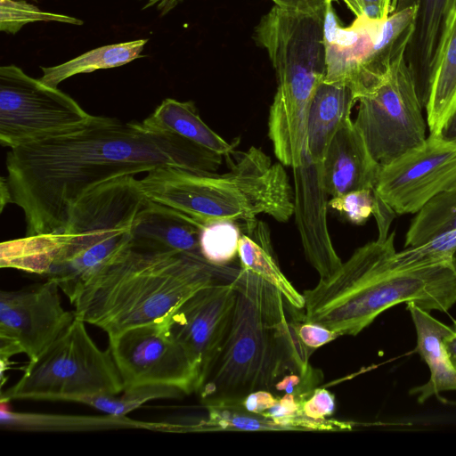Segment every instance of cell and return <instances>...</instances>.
Wrapping results in <instances>:
<instances>
[{
    "instance_id": "obj_35",
    "label": "cell",
    "mask_w": 456,
    "mask_h": 456,
    "mask_svg": "<svg viewBox=\"0 0 456 456\" xmlns=\"http://www.w3.org/2000/svg\"><path fill=\"white\" fill-rule=\"evenodd\" d=\"M280 395L268 390H257L246 395L241 405L248 411L262 414L279 399Z\"/></svg>"
},
{
    "instance_id": "obj_37",
    "label": "cell",
    "mask_w": 456,
    "mask_h": 456,
    "mask_svg": "<svg viewBox=\"0 0 456 456\" xmlns=\"http://www.w3.org/2000/svg\"><path fill=\"white\" fill-rule=\"evenodd\" d=\"M438 136L446 142L456 143V107L444 123Z\"/></svg>"
},
{
    "instance_id": "obj_36",
    "label": "cell",
    "mask_w": 456,
    "mask_h": 456,
    "mask_svg": "<svg viewBox=\"0 0 456 456\" xmlns=\"http://www.w3.org/2000/svg\"><path fill=\"white\" fill-rule=\"evenodd\" d=\"M275 5L289 11L318 14L325 13L330 0H272ZM332 1V0H331Z\"/></svg>"
},
{
    "instance_id": "obj_4",
    "label": "cell",
    "mask_w": 456,
    "mask_h": 456,
    "mask_svg": "<svg viewBox=\"0 0 456 456\" xmlns=\"http://www.w3.org/2000/svg\"><path fill=\"white\" fill-rule=\"evenodd\" d=\"M229 265L208 263L183 252L128 248L97 272L74 302L86 323L108 337L160 322L202 287L224 275Z\"/></svg>"
},
{
    "instance_id": "obj_24",
    "label": "cell",
    "mask_w": 456,
    "mask_h": 456,
    "mask_svg": "<svg viewBox=\"0 0 456 456\" xmlns=\"http://www.w3.org/2000/svg\"><path fill=\"white\" fill-rule=\"evenodd\" d=\"M8 402H1V425L6 428L22 430L81 431L108 428H151V424L141 423L126 416H64L32 414L12 411Z\"/></svg>"
},
{
    "instance_id": "obj_30",
    "label": "cell",
    "mask_w": 456,
    "mask_h": 456,
    "mask_svg": "<svg viewBox=\"0 0 456 456\" xmlns=\"http://www.w3.org/2000/svg\"><path fill=\"white\" fill-rule=\"evenodd\" d=\"M379 199L375 189H362L332 197L328 207L339 212L350 223L362 224L374 214Z\"/></svg>"
},
{
    "instance_id": "obj_18",
    "label": "cell",
    "mask_w": 456,
    "mask_h": 456,
    "mask_svg": "<svg viewBox=\"0 0 456 456\" xmlns=\"http://www.w3.org/2000/svg\"><path fill=\"white\" fill-rule=\"evenodd\" d=\"M202 226L192 218L147 199L134 222L132 248L201 256L200 233Z\"/></svg>"
},
{
    "instance_id": "obj_22",
    "label": "cell",
    "mask_w": 456,
    "mask_h": 456,
    "mask_svg": "<svg viewBox=\"0 0 456 456\" xmlns=\"http://www.w3.org/2000/svg\"><path fill=\"white\" fill-rule=\"evenodd\" d=\"M141 124L146 130L179 135L223 157L232 155L235 148L201 119L191 101L167 98Z\"/></svg>"
},
{
    "instance_id": "obj_15",
    "label": "cell",
    "mask_w": 456,
    "mask_h": 456,
    "mask_svg": "<svg viewBox=\"0 0 456 456\" xmlns=\"http://www.w3.org/2000/svg\"><path fill=\"white\" fill-rule=\"evenodd\" d=\"M321 163L305 155L293 169L294 214L307 261L320 279L333 274L342 265L327 227V192L321 177Z\"/></svg>"
},
{
    "instance_id": "obj_31",
    "label": "cell",
    "mask_w": 456,
    "mask_h": 456,
    "mask_svg": "<svg viewBox=\"0 0 456 456\" xmlns=\"http://www.w3.org/2000/svg\"><path fill=\"white\" fill-rule=\"evenodd\" d=\"M323 374L311 365L303 372H292L283 376L274 386L273 393L290 394L298 402L308 399L322 382Z\"/></svg>"
},
{
    "instance_id": "obj_23",
    "label": "cell",
    "mask_w": 456,
    "mask_h": 456,
    "mask_svg": "<svg viewBox=\"0 0 456 456\" xmlns=\"http://www.w3.org/2000/svg\"><path fill=\"white\" fill-rule=\"evenodd\" d=\"M239 224L241 230L238 251L240 266L275 287L292 306L303 310L305 297L280 269L266 224L255 219Z\"/></svg>"
},
{
    "instance_id": "obj_1",
    "label": "cell",
    "mask_w": 456,
    "mask_h": 456,
    "mask_svg": "<svg viewBox=\"0 0 456 456\" xmlns=\"http://www.w3.org/2000/svg\"><path fill=\"white\" fill-rule=\"evenodd\" d=\"M222 159L179 135L146 130L141 122L91 115L74 128L12 148L6 180L30 237L62 228L76 201L99 183L161 167L215 173Z\"/></svg>"
},
{
    "instance_id": "obj_12",
    "label": "cell",
    "mask_w": 456,
    "mask_h": 456,
    "mask_svg": "<svg viewBox=\"0 0 456 456\" xmlns=\"http://www.w3.org/2000/svg\"><path fill=\"white\" fill-rule=\"evenodd\" d=\"M375 191L396 215L417 214L456 189V143L429 134L419 147L380 166Z\"/></svg>"
},
{
    "instance_id": "obj_14",
    "label": "cell",
    "mask_w": 456,
    "mask_h": 456,
    "mask_svg": "<svg viewBox=\"0 0 456 456\" xmlns=\"http://www.w3.org/2000/svg\"><path fill=\"white\" fill-rule=\"evenodd\" d=\"M236 269L229 266L224 275L198 289L167 317L171 334L200 372V384L232 318L236 300Z\"/></svg>"
},
{
    "instance_id": "obj_40",
    "label": "cell",
    "mask_w": 456,
    "mask_h": 456,
    "mask_svg": "<svg viewBox=\"0 0 456 456\" xmlns=\"http://www.w3.org/2000/svg\"><path fill=\"white\" fill-rule=\"evenodd\" d=\"M0 195H1V208L0 211L4 210L6 204L12 203V195L6 177H1Z\"/></svg>"
},
{
    "instance_id": "obj_7",
    "label": "cell",
    "mask_w": 456,
    "mask_h": 456,
    "mask_svg": "<svg viewBox=\"0 0 456 456\" xmlns=\"http://www.w3.org/2000/svg\"><path fill=\"white\" fill-rule=\"evenodd\" d=\"M76 315L70 326L37 359L28 361L19 380L1 392V402L69 401L117 395L123 382L110 348L102 350Z\"/></svg>"
},
{
    "instance_id": "obj_13",
    "label": "cell",
    "mask_w": 456,
    "mask_h": 456,
    "mask_svg": "<svg viewBox=\"0 0 456 456\" xmlns=\"http://www.w3.org/2000/svg\"><path fill=\"white\" fill-rule=\"evenodd\" d=\"M59 286L46 279L16 290L0 293V345L28 361L37 359L73 322L75 311L66 310Z\"/></svg>"
},
{
    "instance_id": "obj_17",
    "label": "cell",
    "mask_w": 456,
    "mask_h": 456,
    "mask_svg": "<svg viewBox=\"0 0 456 456\" xmlns=\"http://www.w3.org/2000/svg\"><path fill=\"white\" fill-rule=\"evenodd\" d=\"M448 0H392L391 12L417 6L414 27L404 52L415 89L426 108L433 83L435 62ZM390 12V13H391Z\"/></svg>"
},
{
    "instance_id": "obj_8",
    "label": "cell",
    "mask_w": 456,
    "mask_h": 456,
    "mask_svg": "<svg viewBox=\"0 0 456 456\" xmlns=\"http://www.w3.org/2000/svg\"><path fill=\"white\" fill-rule=\"evenodd\" d=\"M417 6L392 12L384 21L355 18L347 27L338 22L327 3L323 22L326 72L323 81L349 87L361 99L387 79L394 63L403 58Z\"/></svg>"
},
{
    "instance_id": "obj_38",
    "label": "cell",
    "mask_w": 456,
    "mask_h": 456,
    "mask_svg": "<svg viewBox=\"0 0 456 456\" xmlns=\"http://www.w3.org/2000/svg\"><path fill=\"white\" fill-rule=\"evenodd\" d=\"M145 1L143 9L155 7L161 15L167 14L183 0H140Z\"/></svg>"
},
{
    "instance_id": "obj_33",
    "label": "cell",
    "mask_w": 456,
    "mask_h": 456,
    "mask_svg": "<svg viewBox=\"0 0 456 456\" xmlns=\"http://www.w3.org/2000/svg\"><path fill=\"white\" fill-rule=\"evenodd\" d=\"M335 1V0H332ZM356 18L384 21L391 12L392 0H342Z\"/></svg>"
},
{
    "instance_id": "obj_29",
    "label": "cell",
    "mask_w": 456,
    "mask_h": 456,
    "mask_svg": "<svg viewBox=\"0 0 456 456\" xmlns=\"http://www.w3.org/2000/svg\"><path fill=\"white\" fill-rule=\"evenodd\" d=\"M37 21H58L81 25L75 17L41 11L22 0H0V30L16 34L24 25Z\"/></svg>"
},
{
    "instance_id": "obj_34",
    "label": "cell",
    "mask_w": 456,
    "mask_h": 456,
    "mask_svg": "<svg viewBox=\"0 0 456 456\" xmlns=\"http://www.w3.org/2000/svg\"><path fill=\"white\" fill-rule=\"evenodd\" d=\"M335 396L325 388H316L302 403L303 412L312 419H326L335 411Z\"/></svg>"
},
{
    "instance_id": "obj_16",
    "label": "cell",
    "mask_w": 456,
    "mask_h": 456,
    "mask_svg": "<svg viewBox=\"0 0 456 456\" xmlns=\"http://www.w3.org/2000/svg\"><path fill=\"white\" fill-rule=\"evenodd\" d=\"M380 167L354 121L348 118L335 133L321 163L322 183L332 197L375 189Z\"/></svg>"
},
{
    "instance_id": "obj_32",
    "label": "cell",
    "mask_w": 456,
    "mask_h": 456,
    "mask_svg": "<svg viewBox=\"0 0 456 456\" xmlns=\"http://www.w3.org/2000/svg\"><path fill=\"white\" fill-rule=\"evenodd\" d=\"M295 329L301 343L313 351L339 337L337 332L322 325L305 321L304 314H300L296 320Z\"/></svg>"
},
{
    "instance_id": "obj_21",
    "label": "cell",
    "mask_w": 456,
    "mask_h": 456,
    "mask_svg": "<svg viewBox=\"0 0 456 456\" xmlns=\"http://www.w3.org/2000/svg\"><path fill=\"white\" fill-rule=\"evenodd\" d=\"M358 101L347 86L321 82L312 99L306 127V153L314 162H322L327 148L340 125L351 118Z\"/></svg>"
},
{
    "instance_id": "obj_28",
    "label": "cell",
    "mask_w": 456,
    "mask_h": 456,
    "mask_svg": "<svg viewBox=\"0 0 456 456\" xmlns=\"http://www.w3.org/2000/svg\"><path fill=\"white\" fill-rule=\"evenodd\" d=\"M240 236L239 222L216 220L207 223L200 229V254L211 265H229L238 256Z\"/></svg>"
},
{
    "instance_id": "obj_27",
    "label": "cell",
    "mask_w": 456,
    "mask_h": 456,
    "mask_svg": "<svg viewBox=\"0 0 456 456\" xmlns=\"http://www.w3.org/2000/svg\"><path fill=\"white\" fill-rule=\"evenodd\" d=\"M186 395L177 387L164 385L140 386L124 390L121 395H99L85 398L81 403L114 416H126L152 400L176 399Z\"/></svg>"
},
{
    "instance_id": "obj_19",
    "label": "cell",
    "mask_w": 456,
    "mask_h": 456,
    "mask_svg": "<svg viewBox=\"0 0 456 456\" xmlns=\"http://www.w3.org/2000/svg\"><path fill=\"white\" fill-rule=\"evenodd\" d=\"M417 333L415 351L422 357L430 370V379L425 385L411 390L423 403L430 396L449 390H456V370L444 347V338L454 329L435 319L414 303H407Z\"/></svg>"
},
{
    "instance_id": "obj_25",
    "label": "cell",
    "mask_w": 456,
    "mask_h": 456,
    "mask_svg": "<svg viewBox=\"0 0 456 456\" xmlns=\"http://www.w3.org/2000/svg\"><path fill=\"white\" fill-rule=\"evenodd\" d=\"M148 39L118 43L90 50L69 61L53 67H41L40 81L47 86H57L67 78L97 69L123 66L141 57Z\"/></svg>"
},
{
    "instance_id": "obj_3",
    "label": "cell",
    "mask_w": 456,
    "mask_h": 456,
    "mask_svg": "<svg viewBox=\"0 0 456 456\" xmlns=\"http://www.w3.org/2000/svg\"><path fill=\"white\" fill-rule=\"evenodd\" d=\"M393 232L358 248L330 276L304 291L305 320L339 336H355L385 310L400 303L445 312L456 303V275L451 263L394 270Z\"/></svg>"
},
{
    "instance_id": "obj_6",
    "label": "cell",
    "mask_w": 456,
    "mask_h": 456,
    "mask_svg": "<svg viewBox=\"0 0 456 456\" xmlns=\"http://www.w3.org/2000/svg\"><path fill=\"white\" fill-rule=\"evenodd\" d=\"M140 183L148 200L201 225L216 220L248 222L260 214L286 223L294 214V190L283 165L273 163L256 146L221 175L161 167L146 173Z\"/></svg>"
},
{
    "instance_id": "obj_10",
    "label": "cell",
    "mask_w": 456,
    "mask_h": 456,
    "mask_svg": "<svg viewBox=\"0 0 456 456\" xmlns=\"http://www.w3.org/2000/svg\"><path fill=\"white\" fill-rule=\"evenodd\" d=\"M91 115L14 65L0 68V142L10 149L74 128Z\"/></svg>"
},
{
    "instance_id": "obj_26",
    "label": "cell",
    "mask_w": 456,
    "mask_h": 456,
    "mask_svg": "<svg viewBox=\"0 0 456 456\" xmlns=\"http://www.w3.org/2000/svg\"><path fill=\"white\" fill-rule=\"evenodd\" d=\"M455 230L456 189L436 196L417 213L406 232L404 245H422Z\"/></svg>"
},
{
    "instance_id": "obj_39",
    "label": "cell",
    "mask_w": 456,
    "mask_h": 456,
    "mask_svg": "<svg viewBox=\"0 0 456 456\" xmlns=\"http://www.w3.org/2000/svg\"><path fill=\"white\" fill-rule=\"evenodd\" d=\"M444 344L451 363L456 370V330L444 338Z\"/></svg>"
},
{
    "instance_id": "obj_9",
    "label": "cell",
    "mask_w": 456,
    "mask_h": 456,
    "mask_svg": "<svg viewBox=\"0 0 456 456\" xmlns=\"http://www.w3.org/2000/svg\"><path fill=\"white\" fill-rule=\"evenodd\" d=\"M358 102L354 123L380 166L393 162L427 139L423 107L404 58L394 63L373 94Z\"/></svg>"
},
{
    "instance_id": "obj_41",
    "label": "cell",
    "mask_w": 456,
    "mask_h": 456,
    "mask_svg": "<svg viewBox=\"0 0 456 456\" xmlns=\"http://www.w3.org/2000/svg\"><path fill=\"white\" fill-rule=\"evenodd\" d=\"M451 265H452V267L453 269V272L456 275V249L452 256V260H451Z\"/></svg>"
},
{
    "instance_id": "obj_2",
    "label": "cell",
    "mask_w": 456,
    "mask_h": 456,
    "mask_svg": "<svg viewBox=\"0 0 456 456\" xmlns=\"http://www.w3.org/2000/svg\"><path fill=\"white\" fill-rule=\"evenodd\" d=\"M236 300L232 318L197 393L204 406L239 403L257 390L273 393L286 374L303 372L313 350L298 338L301 313L273 285L240 266L233 276ZM274 394V393H273Z\"/></svg>"
},
{
    "instance_id": "obj_11",
    "label": "cell",
    "mask_w": 456,
    "mask_h": 456,
    "mask_svg": "<svg viewBox=\"0 0 456 456\" xmlns=\"http://www.w3.org/2000/svg\"><path fill=\"white\" fill-rule=\"evenodd\" d=\"M108 338L124 390L164 385L177 387L185 395L197 392L200 372L171 334L167 318Z\"/></svg>"
},
{
    "instance_id": "obj_20",
    "label": "cell",
    "mask_w": 456,
    "mask_h": 456,
    "mask_svg": "<svg viewBox=\"0 0 456 456\" xmlns=\"http://www.w3.org/2000/svg\"><path fill=\"white\" fill-rule=\"evenodd\" d=\"M456 107V0H448L426 106L429 134L438 136Z\"/></svg>"
},
{
    "instance_id": "obj_5",
    "label": "cell",
    "mask_w": 456,
    "mask_h": 456,
    "mask_svg": "<svg viewBox=\"0 0 456 456\" xmlns=\"http://www.w3.org/2000/svg\"><path fill=\"white\" fill-rule=\"evenodd\" d=\"M146 200L134 175L89 189L62 228L29 237L38 273L54 281L73 305L97 272L132 248L134 222Z\"/></svg>"
}]
</instances>
